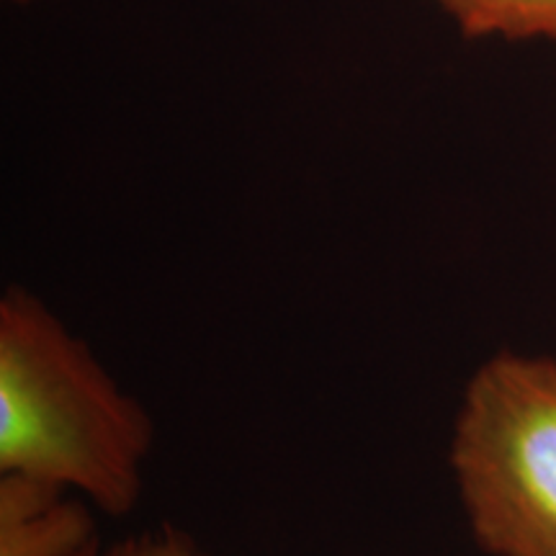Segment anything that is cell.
<instances>
[{
    "mask_svg": "<svg viewBox=\"0 0 556 556\" xmlns=\"http://www.w3.org/2000/svg\"><path fill=\"white\" fill-rule=\"evenodd\" d=\"M155 426L31 291L0 299V471L60 484L109 516L144 490Z\"/></svg>",
    "mask_w": 556,
    "mask_h": 556,
    "instance_id": "obj_1",
    "label": "cell"
},
{
    "mask_svg": "<svg viewBox=\"0 0 556 556\" xmlns=\"http://www.w3.org/2000/svg\"><path fill=\"white\" fill-rule=\"evenodd\" d=\"M451 469L490 556H556V358L497 353L464 389Z\"/></svg>",
    "mask_w": 556,
    "mask_h": 556,
    "instance_id": "obj_2",
    "label": "cell"
},
{
    "mask_svg": "<svg viewBox=\"0 0 556 556\" xmlns=\"http://www.w3.org/2000/svg\"><path fill=\"white\" fill-rule=\"evenodd\" d=\"M88 500L45 479L0 471V556H78L99 541Z\"/></svg>",
    "mask_w": 556,
    "mask_h": 556,
    "instance_id": "obj_3",
    "label": "cell"
},
{
    "mask_svg": "<svg viewBox=\"0 0 556 556\" xmlns=\"http://www.w3.org/2000/svg\"><path fill=\"white\" fill-rule=\"evenodd\" d=\"M467 39L552 41L556 0H430Z\"/></svg>",
    "mask_w": 556,
    "mask_h": 556,
    "instance_id": "obj_4",
    "label": "cell"
},
{
    "mask_svg": "<svg viewBox=\"0 0 556 556\" xmlns=\"http://www.w3.org/2000/svg\"><path fill=\"white\" fill-rule=\"evenodd\" d=\"M78 556H214L201 548L197 541L186 533L163 528V531L139 533L124 541H116L111 546H101V541H93L86 552Z\"/></svg>",
    "mask_w": 556,
    "mask_h": 556,
    "instance_id": "obj_5",
    "label": "cell"
},
{
    "mask_svg": "<svg viewBox=\"0 0 556 556\" xmlns=\"http://www.w3.org/2000/svg\"><path fill=\"white\" fill-rule=\"evenodd\" d=\"M13 5H24V3H34V0H9Z\"/></svg>",
    "mask_w": 556,
    "mask_h": 556,
    "instance_id": "obj_6",
    "label": "cell"
}]
</instances>
